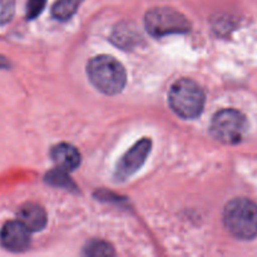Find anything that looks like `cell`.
<instances>
[{"mask_svg":"<svg viewBox=\"0 0 257 257\" xmlns=\"http://www.w3.org/2000/svg\"><path fill=\"white\" fill-rule=\"evenodd\" d=\"M18 220L30 231L38 232L47 225V213L42 206L37 203H25L18 212Z\"/></svg>","mask_w":257,"mask_h":257,"instance_id":"obj_8","label":"cell"},{"mask_svg":"<svg viewBox=\"0 0 257 257\" xmlns=\"http://www.w3.org/2000/svg\"><path fill=\"white\" fill-rule=\"evenodd\" d=\"M146 29L153 37L187 33L191 24L183 14L167 7H157L148 10L145 18Z\"/></svg>","mask_w":257,"mask_h":257,"instance_id":"obj_4","label":"cell"},{"mask_svg":"<svg viewBox=\"0 0 257 257\" xmlns=\"http://www.w3.org/2000/svg\"><path fill=\"white\" fill-rule=\"evenodd\" d=\"M150 152L151 141L148 138H143L140 142L136 143L118 163L115 177L119 180H125V178L131 177L133 173H136L142 167Z\"/></svg>","mask_w":257,"mask_h":257,"instance_id":"obj_6","label":"cell"},{"mask_svg":"<svg viewBox=\"0 0 257 257\" xmlns=\"http://www.w3.org/2000/svg\"><path fill=\"white\" fill-rule=\"evenodd\" d=\"M47 0H28L27 3V18L35 19L43 12Z\"/></svg>","mask_w":257,"mask_h":257,"instance_id":"obj_13","label":"cell"},{"mask_svg":"<svg viewBox=\"0 0 257 257\" xmlns=\"http://www.w3.org/2000/svg\"><path fill=\"white\" fill-rule=\"evenodd\" d=\"M52 158L58 168L70 172L80 165V153L75 147L68 143H60L52 150Z\"/></svg>","mask_w":257,"mask_h":257,"instance_id":"obj_9","label":"cell"},{"mask_svg":"<svg viewBox=\"0 0 257 257\" xmlns=\"http://www.w3.org/2000/svg\"><path fill=\"white\" fill-rule=\"evenodd\" d=\"M0 243L12 252H23L30 245V231L20 222L8 221L0 230Z\"/></svg>","mask_w":257,"mask_h":257,"instance_id":"obj_7","label":"cell"},{"mask_svg":"<svg viewBox=\"0 0 257 257\" xmlns=\"http://www.w3.org/2000/svg\"><path fill=\"white\" fill-rule=\"evenodd\" d=\"M223 222L235 237L252 240L257 236V205L247 198H235L225 207Z\"/></svg>","mask_w":257,"mask_h":257,"instance_id":"obj_3","label":"cell"},{"mask_svg":"<svg viewBox=\"0 0 257 257\" xmlns=\"http://www.w3.org/2000/svg\"><path fill=\"white\" fill-rule=\"evenodd\" d=\"M87 72L92 84L108 95H114L122 92L127 82L125 69L110 55H97L90 59Z\"/></svg>","mask_w":257,"mask_h":257,"instance_id":"obj_1","label":"cell"},{"mask_svg":"<svg viewBox=\"0 0 257 257\" xmlns=\"http://www.w3.org/2000/svg\"><path fill=\"white\" fill-rule=\"evenodd\" d=\"M85 255L90 257H103V256H112L114 255L112 246L103 241H92L88 243L85 247Z\"/></svg>","mask_w":257,"mask_h":257,"instance_id":"obj_11","label":"cell"},{"mask_svg":"<svg viewBox=\"0 0 257 257\" xmlns=\"http://www.w3.org/2000/svg\"><path fill=\"white\" fill-rule=\"evenodd\" d=\"M247 130V120L236 109H221L216 113L211 122V133L216 140L226 145H236L242 140Z\"/></svg>","mask_w":257,"mask_h":257,"instance_id":"obj_5","label":"cell"},{"mask_svg":"<svg viewBox=\"0 0 257 257\" xmlns=\"http://www.w3.org/2000/svg\"><path fill=\"white\" fill-rule=\"evenodd\" d=\"M205 92L192 79L177 80L168 92V102L173 112L185 119H193L202 113L205 107Z\"/></svg>","mask_w":257,"mask_h":257,"instance_id":"obj_2","label":"cell"},{"mask_svg":"<svg viewBox=\"0 0 257 257\" xmlns=\"http://www.w3.org/2000/svg\"><path fill=\"white\" fill-rule=\"evenodd\" d=\"M15 12V0H0V25L13 19Z\"/></svg>","mask_w":257,"mask_h":257,"instance_id":"obj_12","label":"cell"},{"mask_svg":"<svg viewBox=\"0 0 257 257\" xmlns=\"http://www.w3.org/2000/svg\"><path fill=\"white\" fill-rule=\"evenodd\" d=\"M82 0H57L52 8L53 17L58 20L70 19L79 8Z\"/></svg>","mask_w":257,"mask_h":257,"instance_id":"obj_10","label":"cell"},{"mask_svg":"<svg viewBox=\"0 0 257 257\" xmlns=\"http://www.w3.org/2000/svg\"><path fill=\"white\" fill-rule=\"evenodd\" d=\"M65 171L60 170L59 171H53V172L48 173L47 175V181L52 185H57V186H69L70 185V180L68 181V177L65 176Z\"/></svg>","mask_w":257,"mask_h":257,"instance_id":"obj_14","label":"cell"}]
</instances>
